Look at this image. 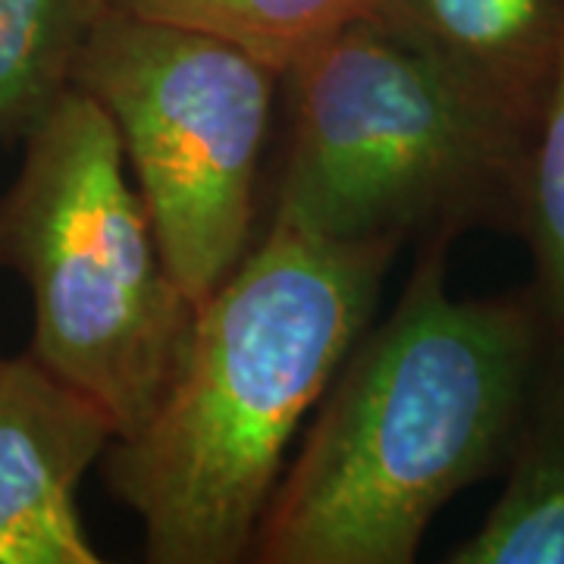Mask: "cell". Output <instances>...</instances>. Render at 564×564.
I'll return each mask as SVG.
<instances>
[{
	"label": "cell",
	"mask_w": 564,
	"mask_h": 564,
	"mask_svg": "<svg viewBox=\"0 0 564 564\" xmlns=\"http://www.w3.org/2000/svg\"><path fill=\"white\" fill-rule=\"evenodd\" d=\"M399 248L333 242L273 214L195 307L154 411L101 455L107 492L144 527L148 562L251 558L289 443L367 333Z\"/></svg>",
	"instance_id": "7a4b0ae2"
},
{
	"label": "cell",
	"mask_w": 564,
	"mask_h": 564,
	"mask_svg": "<svg viewBox=\"0 0 564 564\" xmlns=\"http://www.w3.org/2000/svg\"><path fill=\"white\" fill-rule=\"evenodd\" d=\"M464 101L527 151L564 47V0H370Z\"/></svg>",
	"instance_id": "52a82bcc"
},
{
	"label": "cell",
	"mask_w": 564,
	"mask_h": 564,
	"mask_svg": "<svg viewBox=\"0 0 564 564\" xmlns=\"http://www.w3.org/2000/svg\"><path fill=\"white\" fill-rule=\"evenodd\" d=\"M280 79L232 41L113 7L73 69V88L117 126L163 261L195 307L251 251Z\"/></svg>",
	"instance_id": "5b68a950"
},
{
	"label": "cell",
	"mask_w": 564,
	"mask_h": 564,
	"mask_svg": "<svg viewBox=\"0 0 564 564\" xmlns=\"http://www.w3.org/2000/svg\"><path fill=\"white\" fill-rule=\"evenodd\" d=\"M552 333V329H549ZM511 470L484 524L448 564H564V336L540 361L508 452Z\"/></svg>",
	"instance_id": "ba28073f"
},
{
	"label": "cell",
	"mask_w": 564,
	"mask_h": 564,
	"mask_svg": "<svg viewBox=\"0 0 564 564\" xmlns=\"http://www.w3.org/2000/svg\"><path fill=\"white\" fill-rule=\"evenodd\" d=\"M285 79L276 217L333 242L514 226L524 148L373 17L317 41Z\"/></svg>",
	"instance_id": "277c9868"
},
{
	"label": "cell",
	"mask_w": 564,
	"mask_h": 564,
	"mask_svg": "<svg viewBox=\"0 0 564 564\" xmlns=\"http://www.w3.org/2000/svg\"><path fill=\"white\" fill-rule=\"evenodd\" d=\"M110 7L232 41L285 79L292 63L345 22L364 17L370 0H110Z\"/></svg>",
	"instance_id": "30bf717a"
},
{
	"label": "cell",
	"mask_w": 564,
	"mask_h": 564,
	"mask_svg": "<svg viewBox=\"0 0 564 564\" xmlns=\"http://www.w3.org/2000/svg\"><path fill=\"white\" fill-rule=\"evenodd\" d=\"M452 239H423L392 317L364 333L263 511L261 564H408L430 521L508 458L543 361L533 289L448 292Z\"/></svg>",
	"instance_id": "6da1fadb"
},
{
	"label": "cell",
	"mask_w": 564,
	"mask_h": 564,
	"mask_svg": "<svg viewBox=\"0 0 564 564\" xmlns=\"http://www.w3.org/2000/svg\"><path fill=\"white\" fill-rule=\"evenodd\" d=\"M110 0H0V141H22L63 91Z\"/></svg>",
	"instance_id": "9c48e42d"
},
{
	"label": "cell",
	"mask_w": 564,
	"mask_h": 564,
	"mask_svg": "<svg viewBox=\"0 0 564 564\" xmlns=\"http://www.w3.org/2000/svg\"><path fill=\"white\" fill-rule=\"evenodd\" d=\"M117 423L25 351L0 358V564H98L79 484Z\"/></svg>",
	"instance_id": "8992f818"
},
{
	"label": "cell",
	"mask_w": 564,
	"mask_h": 564,
	"mask_svg": "<svg viewBox=\"0 0 564 564\" xmlns=\"http://www.w3.org/2000/svg\"><path fill=\"white\" fill-rule=\"evenodd\" d=\"M514 226L536 263L533 295L552 333L564 336V47L518 182Z\"/></svg>",
	"instance_id": "8fae6325"
},
{
	"label": "cell",
	"mask_w": 564,
	"mask_h": 564,
	"mask_svg": "<svg viewBox=\"0 0 564 564\" xmlns=\"http://www.w3.org/2000/svg\"><path fill=\"white\" fill-rule=\"evenodd\" d=\"M0 195V267L32 295V355L98 402L117 436L170 383L195 304L163 261L120 135L79 88L25 135Z\"/></svg>",
	"instance_id": "3957f363"
}]
</instances>
